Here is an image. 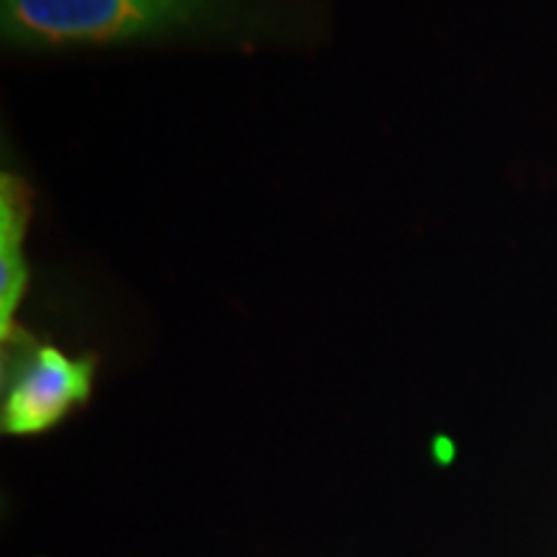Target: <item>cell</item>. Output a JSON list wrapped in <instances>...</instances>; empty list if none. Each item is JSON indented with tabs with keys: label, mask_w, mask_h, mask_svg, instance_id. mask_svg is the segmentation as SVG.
Returning <instances> with one entry per match:
<instances>
[{
	"label": "cell",
	"mask_w": 557,
	"mask_h": 557,
	"mask_svg": "<svg viewBox=\"0 0 557 557\" xmlns=\"http://www.w3.org/2000/svg\"><path fill=\"white\" fill-rule=\"evenodd\" d=\"M320 0H0V37L16 52H67L163 41L318 39Z\"/></svg>",
	"instance_id": "obj_1"
},
{
	"label": "cell",
	"mask_w": 557,
	"mask_h": 557,
	"mask_svg": "<svg viewBox=\"0 0 557 557\" xmlns=\"http://www.w3.org/2000/svg\"><path fill=\"white\" fill-rule=\"evenodd\" d=\"M3 434L37 436L86 406L94 389L96 357H70L54 344L13 333L3 341Z\"/></svg>",
	"instance_id": "obj_2"
},
{
	"label": "cell",
	"mask_w": 557,
	"mask_h": 557,
	"mask_svg": "<svg viewBox=\"0 0 557 557\" xmlns=\"http://www.w3.org/2000/svg\"><path fill=\"white\" fill-rule=\"evenodd\" d=\"M32 222V191L13 173L0 181V331L3 341L18 333L13 312L29 287V263L24 256V238Z\"/></svg>",
	"instance_id": "obj_3"
}]
</instances>
